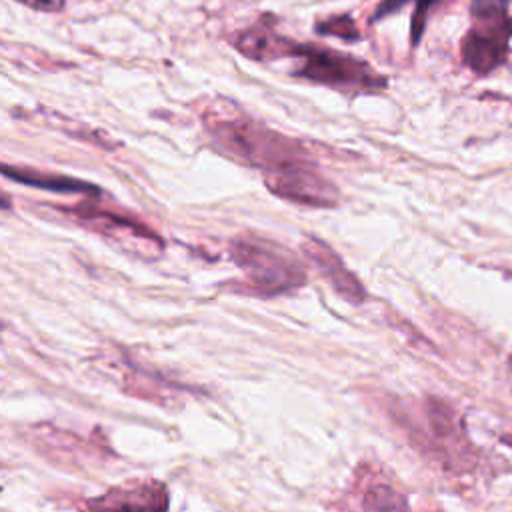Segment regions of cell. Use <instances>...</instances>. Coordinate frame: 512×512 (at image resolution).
I'll use <instances>...</instances> for the list:
<instances>
[{
	"mask_svg": "<svg viewBox=\"0 0 512 512\" xmlns=\"http://www.w3.org/2000/svg\"><path fill=\"white\" fill-rule=\"evenodd\" d=\"M204 124L212 140L224 154L232 156L238 162L260 168L262 176L280 172L308 158L306 150H302V146L296 140L276 134L242 114H208Z\"/></svg>",
	"mask_w": 512,
	"mask_h": 512,
	"instance_id": "6da1fadb",
	"label": "cell"
},
{
	"mask_svg": "<svg viewBox=\"0 0 512 512\" xmlns=\"http://www.w3.org/2000/svg\"><path fill=\"white\" fill-rule=\"evenodd\" d=\"M230 256L256 294L274 296L306 282L300 260L268 238L238 236L230 242Z\"/></svg>",
	"mask_w": 512,
	"mask_h": 512,
	"instance_id": "7a4b0ae2",
	"label": "cell"
},
{
	"mask_svg": "<svg viewBox=\"0 0 512 512\" xmlns=\"http://www.w3.org/2000/svg\"><path fill=\"white\" fill-rule=\"evenodd\" d=\"M288 56L298 58L296 76L338 88L352 94H372L386 88V78L380 76L368 62L350 54H342L324 46L290 42Z\"/></svg>",
	"mask_w": 512,
	"mask_h": 512,
	"instance_id": "3957f363",
	"label": "cell"
},
{
	"mask_svg": "<svg viewBox=\"0 0 512 512\" xmlns=\"http://www.w3.org/2000/svg\"><path fill=\"white\" fill-rule=\"evenodd\" d=\"M264 182L276 196L290 202L324 208L338 204V190L320 174L310 158L264 176Z\"/></svg>",
	"mask_w": 512,
	"mask_h": 512,
	"instance_id": "277c9868",
	"label": "cell"
},
{
	"mask_svg": "<svg viewBox=\"0 0 512 512\" xmlns=\"http://www.w3.org/2000/svg\"><path fill=\"white\" fill-rule=\"evenodd\" d=\"M476 20V26L466 34L462 42V58L468 68L484 74L504 62L512 24L506 14Z\"/></svg>",
	"mask_w": 512,
	"mask_h": 512,
	"instance_id": "5b68a950",
	"label": "cell"
},
{
	"mask_svg": "<svg viewBox=\"0 0 512 512\" xmlns=\"http://www.w3.org/2000/svg\"><path fill=\"white\" fill-rule=\"evenodd\" d=\"M168 488L160 480H132L86 500V512H166Z\"/></svg>",
	"mask_w": 512,
	"mask_h": 512,
	"instance_id": "8992f818",
	"label": "cell"
},
{
	"mask_svg": "<svg viewBox=\"0 0 512 512\" xmlns=\"http://www.w3.org/2000/svg\"><path fill=\"white\" fill-rule=\"evenodd\" d=\"M302 250L308 256V260L322 272V276L334 286V290L346 298L348 302H362L364 300V288L358 282V278L344 266L340 256L322 240L314 236H306L302 240Z\"/></svg>",
	"mask_w": 512,
	"mask_h": 512,
	"instance_id": "52a82bcc",
	"label": "cell"
},
{
	"mask_svg": "<svg viewBox=\"0 0 512 512\" xmlns=\"http://www.w3.org/2000/svg\"><path fill=\"white\" fill-rule=\"evenodd\" d=\"M236 46L248 58L266 60V58L288 56L290 40L276 34L268 24H256L238 36Z\"/></svg>",
	"mask_w": 512,
	"mask_h": 512,
	"instance_id": "ba28073f",
	"label": "cell"
},
{
	"mask_svg": "<svg viewBox=\"0 0 512 512\" xmlns=\"http://www.w3.org/2000/svg\"><path fill=\"white\" fill-rule=\"evenodd\" d=\"M6 178L18 180L26 186H34V188H44L50 192H80V194H90L96 196L100 190L98 186L90 184V182H82L70 176H60V174H46V172H38V170H24V168H12V166H4L2 168Z\"/></svg>",
	"mask_w": 512,
	"mask_h": 512,
	"instance_id": "9c48e42d",
	"label": "cell"
},
{
	"mask_svg": "<svg viewBox=\"0 0 512 512\" xmlns=\"http://www.w3.org/2000/svg\"><path fill=\"white\" fill-rule=\"evenodd\" d=\"M366 512H412L404 494L388 484H372L362 496Z\"/></svg>",
	"mask_w": 512,
	"mask_h": 512,
	"instance_id": "30bf717a",
	"label": "cell"
},
{
	"mask_svg": "<svg viewBox=\"0 0 512 512\" xmlns=\"http://www.w3.org/2000/svg\"><path fill=\"white\" fill-rule=\"evenodd\" d=\"M316 32L326 34V36H338L344 40H358V36H360L358 28L350 16H332L328 20H322L316 24Z\"/></svg>",
	"mask_w": 512,
	"mask_h": 512,
	"instance_id": "8fae6325",
	"label": "cell"
},
{
	"mask_svg": "<svg viewBox=\"0 0 512 512\" xmlns=\"http://www.w3.org/2000/svg\"><path fill=\"white\" fill-rule=\"evenodd\" d=\"M510 0H472L470 12L476 18H490V16H500L506 14V6Z\"/></svg>",
	"mask_w": 512,
	"mask_h": 512,
	"instance_id": "7c38bea8",
	"label": "cell"
},
{
	"mask_svg": "<svg viewBox=\"0 0 512 512\" xmlns=\"http://www.w3.org/2000/svg\"><path fill=\"white\" fill-rule=\"evenodd\" d=\"M434 2L436 0H418L416 2V10L412 14V44H418V40L422 36V30H424V24H426L428 10Z\"/></svg>",
	"mask_w": 512,
	"mask_h": 512,
	"instance_id": "4fadbf2b",
	"label": "cell"
},
{
	"mask_svg": "<svg viewBox=\"0 0 512 512\" xmlns=\"http://www.w3.org/2000/svg\"><path fill=\"white\" fill-rule=\"evenodd\" d=\"M18 2L28 8L42 10V12H58L66 4V0H18Z\"/></svg>",
	"mask_w": 512,
	"mask_h": 512,
	"instance_id": "5bb4252c",
	"label": "cell"
}]
</instances>
